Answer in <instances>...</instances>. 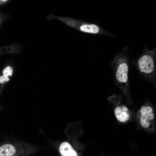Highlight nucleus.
<instances>
[{
    "instance_id": "8",
    "label": "nucleus",
    "mask_w": 156,
    "mask_h": 156,
    "mask_svg": "<svg viewBox=\"0 0 156 156\" xmlns=\"http://www.w3.org/2000/svg\"><path fill=\"white\" fill-rule=\"evenodd\" d=\"M12 68L10 66H8L5 68L3 71V75L0 76V83H3L5 81H9L10 79L8 76L12 75Z\"/></svg>"
},
{
    "instance_id": "10",
    "label": "nucleus",
    "mask_w": 156,
    "mask_h": 156,
    "mask_svg": "<svg viewBox=\"0 0 156 156\" xmlns=\"http://www.w3.org/2000/svg\"></svg>"
},
{
    "instance_id": "2",
    "label": "nucleus",
    "mask_w": 156,
    "mask_h": 156,
    "mask_svg": "<svg viewBox=\"0 0 156 156\" xmlns=\"http://www.w3.org/2000/svg\"><path fill=\"white\" fill-rule=\"evenodd\" d=\"M138 65L140 71L145 75H151L155 72L154 59L150 54L146 53L142 56L138 60Z\"/></svg>"
},
{
    "instance_id": "3",
    "label": "nucleus",
    "mask_w": 156,
    "mask_h": 156,
    "mask_svg": "<svg viewBox=\"0 0 156 156\" xmlns=\"http://www.w3.org/2000/svg\"><path fill=\"white\" fill-rule=\"evenodd\" d=\"M140 112L141 114V124L144 127H148L150 125L149 121L153 120L154 118L153 109L150 106H142L140 109Z\"/></svg>"
},
{
    "instance_id": "4",
    "label": "nucleus",
    "mask_w": 156,
    "mask_h": 156,
    "mask_svg": "<svg viewBox=\"0 0 156 156\" xmlns=\"http://www.w3.org/2000/svg\"><path fill=\"white\" fill-rule=\"evenodd\" d=\"M19 152L18 148L10 144H5L0 146V156H16Z\"/></svg>"
},
{
    "instance_id": "6",
    "label": "nucleus",
    "mask_w": 156,
    "mask_h": 156,
    "mask_svg": "<svg viewBox=\"0 0 156 156\" xmlns=\"http://www.w3.org/2000/svg\"><path fill=\"white\" fill-rule=\"evenodd\" d=\"M59 151L62 156H78L76 152L67 142L62 143L59 147Z\"/></svg>"
},
{
    "instance_id": "5",
    "label": "nucleus",
    "mask_w": 156,
    "mask_h": 156,
    "mask_svg": "<svg viewBox=\"0 0 156 156\" xmlns=\"http://www.w3.org/2000/svg\"><path fill=\"white\" fill-rule=\"evenodd\" d=\"M114 112L116 118L120 122H125L129 118L128 109L124 105H120L116 106Z\"/></svg>"
},
{
    "instance_id": "1",
    "label": "nucleus",
    "mask_w": 156,
    "mask_h": 156,
    "mask_svg": "<svg viewBox=\"0 0 156 156\" xmlns=\"http://www.w3.org/2000/svg\"><path fill=\"white\" fill-rule=\"evenodd\" d=\"M114 72L116 83L118 87L124 94H129L128 81L129 67L126 59L120 58L116 61Z\"/></svg>"
},
{
    "instance_id": "9",
    "label": "nucleus",
    "mask_w": 156,
    "mask_h": 156,
    "mask_svg": "<svg viewBox=\"0 0 156 156\" xmlns=\"http://www.w3.org/2000/svg\"><path fill=\"white\" fill-rule=\"evenodd\" d=\"M0 1H3V2H5L6 1H7V0H1Z\"/></svg>"
},
{
    "instance_id": "7",
    "label": "nucleus",
    "mask_w": 156,
    "mask_h": 156,
    "mask_svg": "<svg viewBox=\"0 0 156 156\" xmlns=\"http://www.w3.org/2000/svg\"><path fill=\"white\" fill-rule=\"evenodd\" d=\"M79 29L84 32L95 34L99 33L100 30L99 26L93 24H83L80 26Z\"/></svg>"
}]
</instances>
